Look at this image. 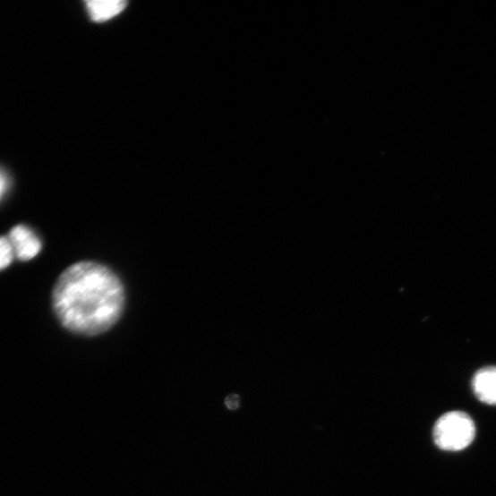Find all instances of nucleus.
I'll list each match as a JSON object with an SVG mask.
<instances>
[{"instance_id":"nucleus-1","label":"nucleus","mask_w":496,"mask_h":496,"mask_svg":"<svg viewBox=\"0 0 496 496\" xmlns=\"http://www.w3.org/2000/svg\"><path fill=\"white\" fill-rule=\"evenodd\" d=\"M52 297L63 327L88 337L110 330L120 321L125 305L120 278L94 261L67 268L58 278Z\"/></svg>"},{"instance_id":"nucleus-2","label":"nucleus","mask_w":496,"mask_h":496,"mask_svg":"<svg viewBox=\"0 0 496 496\" xmlns=\"http://www.w3.org/2000/svg\"><path fill=\"white\" fill-rule=\"evenodd\" d=\"M475 433V423L469 415L452 411L438 419L433 430V439L440 449L459 451L472 444Z\"/></svg>"},{"instance_id":"nucleus-3","label":"nucleus","mask_w":496,"mask_h":496,"mask_svg":"<svg viewBox=\"0 0 496 496\" xmlns=\"http://www.w3.org/2000/svg\"><path fill=\"white\" fill-rule=\"evenodd\" d=\"M10 242L15 256L21 261L37 257L42 250V243L32 230L25 226H17L10 233Z\"/></svg>"},{"instance_id":"nucleus-4","label":"nucleus","mask_w":496,"mask_h":496,"mask_svg":"<svg viewBox=\"0 0 496 496\" xmlns=\"http://www.w3.org/2000/svg\"><path fill=\"white\" fill-rule=\"evenodd\" d=\"M473 389L479 401L496 406V367H487L477 372L473 380Z\"/></svg>"},{"instance_id":"nucleus-5","label":"nucleus","mask_w":496,"mask_h":496,"mask_svg":"<svg viewBox=\"0 0 496 496\" xmlns=\"http://www.w3.org/2000/svg\"><path fill=\"white\" fill-rule=\"evenodd\" d=\"M91 20L96 22L109 21L121 13L127 3L123 0H92L86 3Z\"/></svg>"},{"instance_id":"nucleus-6","label":"nucleus","mask_w":496,"mask_h":496,"mask_svg":"<svg viewBox=\"0 0 496 496\" xmlns=\"http://www.w3.org/2000/svg\"><path fill=\"white\" fill-rule=\"evenodd\" d=\"M14 255L10 239L0 237V270L5 269L12 264Z\"/></svg>"},{"instance_id":"nucleus-7","label":"nucleus","mask_w":496,"mask_h":496,"mask_svg":"<svg viewBox=\"0 0 496 496\" xmlns=\"http://www.w3.org/2000/svg\"><path fill=\"white\" fill-rule=\"evenodd\" d=\"M9 187V180L5 172L0 169V199L3 198Z\"/></svg>"},{"instance_id":"nucleus-8","label":"nucleus","mask_w":496,"mask_h":496,"mask_svg":"<svg viewBox=\"0 0 496 496\" xmlns=\"http://www.w3.org/2000/svg\"><path fill=\"white\" fill-rule=\"evenodd\" d=\"M225 404L229 410H236L240 406V398L237 395H230L227 398Z\"/></svg>"}]
</instances>
